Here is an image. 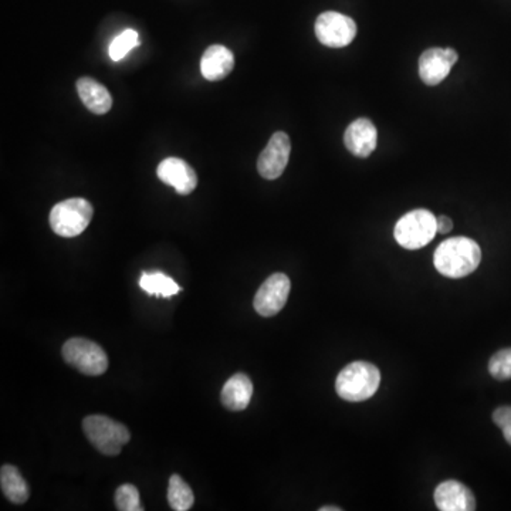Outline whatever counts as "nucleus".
I'll return each mask as SVG.
<instances>
[{
    "label": "nucleus",
    "mask_w": 511,
    "mask_h": 511,
    "mask_svg": "<svg viewBox=\"0 0 511 511\" xmlns=\"http://www.w3.org/2000/svg\"><path fill=\"white\" fill-rule=\"evenodd\" d=\"M482 251L469 238H452L442 241L435 251L433 263L442 276L463 279L479 268Z\"/></svg>",
    "instance_id": "f257e3e1"
},
{
    "label": "nucleus",
    "mask_w": 511,
    "mask_h": 511,
    "mask_svg": "<svg viewBox=\"0 0 511 511\" xmlns=\"http://www.w3.org/2000/svg\"><path fill=\"white\" fill-rule=\"evenodd\" d=\"M381 384V372L371 362L355 361L347 365L336 379V391L349 402H364L374 397Z\"/></svg>",
    "instance_id": "f03ea898"
},
{
    "label": "nucleus",
    "mask_w": 511,
    "mask_h": 511,
    "mask_svg": "<svg viewBox=\"0 0 511 511\" xmlns=\"http://www.w3.org/2000/svg\"><path fill=\"white\" fill-rule=\"evenodd\" d=\"M85 437L105 457H118L131 439L130 430L117 420L103 415H90L83 420Z\"/></svg>",
    "instance_id": "7ed1b4c3"
},
{
    "label": "nucleus",
    "mask_w": 511,
    "mask_h": 511,
    "mask_svg": "<svg viewBox=\"0 0 511 511\" xmlns=\"http://www.w3.org/2000/svg\"><path fill=\"white\" fill-rule=\"evenodd\" d=\"M437 233V218L427 209H415L398 221L394 236L398 244L408 251L427 246Z\"/></svg>",
    "instance_id": "20e7f679"
},
{
    "label": "nucleus",
    "mask_w": 511,
    "mask_h": 511,
    "mask_svg": "<svg viewBox=\"0 0 511 511\" xmlns=\"http://www.w3.org/2000/svg\"><path fill=\"white\" fill-rule=\"evenodd\" d=\"M94 215L92 203L83 198H72L57 203L50 212V228L62 238H75L88 228Z\"/></svg>",
    "instance_id": "39448f33"
},
{
    "label": "nucleus",
    "mask_w": 511,
    "mask_h": 511,
    "mask_svg": "<svg viewBox=\"0 0 511 511\" xmlns=\"http://www.w3.org/2000/svg\"><path fill=\"white\" fill-rule=\"evenodd\" d=\"M62 354L70 367L87 377H98L108 369V357L104 349L90 339H69L63 346Z\"/></svg>",
    "instance_id": "423d86ee"
},
{
    "label": "nucleus",
    "mask_w": 511,
    "mask_h": 511,
    "mask_svg": "<svg viewBox=\"0 0 511 511\" xmlns=\"http://www.w3.org/2000/svg\"><path fill=\"white\" fill-rule=\"evenodd\" d=\"M314 30L319 42L331 49L349 46L357 36L354 20L339 12H324L319 15Z\"/></svg>",
    "instance_id": "0eeeda50"
},
{
    "label": "nucleus",
    "mask_w": 511,
    "mask_h": 511,
    "mask_svg": "<svg viewBox=\"0 0 511 511\" xmlns=\"http://www.w3.org/2000/svg\"><path fill=\"white\" fill-rule=\"evenodd\" d=\"M290 279L283 273L271 274L254 296L253 306L261 317H273L280 313L290 296Z\"/></svg>",
    "instance_id": "6e6552de"
},
{
    "label": "nucleus",
    "mask_w": 511,
    "mask_h": 511,
    "mask_svg": "<svg viewBox=\"0 0 511 511\" xmlns=\"http://www.w3.org/2000/svg\"><path fill=\"white\" fill-rule=\"evenodd\" d=\"M290 137L279 131L269 141L258 160V171L264 180L273 181L280 178L290 160Z\"/></svg>",
    "instance_id": "1a4fd4ad"
},
{
    "label": "nucleus",
    "mask_w": 511,
    "mask_h": 511,
    "mask_svg": "<svg viewBox=\"0 0 511 511\" xmlns=\"http://www.w3.org/2000/svg\"><path fill=\"white\" fill-rule=\"evenodd\" d=\"M459 55L453 49L433 47L422 53L419 59V77L427 85H437L447 79Z\"/></svg>",
    "instance_id": "9d476101"
},
{
    "label": "nucleus",
    "mask_w": 511,
    "mask_h": 511,
    "mask_svg": "<svg viewBox=\"0 0 511 511\" xmlns=\"http://www.w3.org/2000/svg\"><path fill=\"white\" fill-rule=\"evenodd\" d=\"M158 178L165 185L172 186L180 195H191L198 186L195 170L180 158H166L158 165Z\"/></svg>",
    "instance_id": "9b49d317"
},
{
    "label": "nucleus",
    "mask_w": 511,
    "mask_h": 511,
    "mask_svg": "<svg viewBox=\"0 0 511 511\" xmlns=\"http://www.w3.org/2000/svg\"><path fill=\"white\" fill-rule=\"evenodd\" d=\"M378 131L369 118H359L349 125L344 134L347 150L359 158H367L377 148Z\"/></svg>",
    "instance_id": "f8f14e48"
},
{
    "label": "nucleus",
    "mask_w": 511,
    "mask_h": 511,
    "mask_svg": "<svg viewBox=\"0 0 511 511\" xmlns=\"http://www.w3.org/2000/svg\"><path fill=\"white\" fill-rule=\"evenodd\" d=\"M435 503L440 511L476 510L472 490L457 480H447L437 486L435 490Z\"/></svg>",
    "instance_id": "ddd939ff"
},
{
    "label": "nucleus",
    "mask_w": 511,
    "mask_h": 511,
    "mask_svg": "<svg viewBox=\"0 0 511 511\" xmlns=\"http://www.w3.org/2000/svg\"><path fill=\"white\" fill-rule=\"evenodd\" d=\"M235 69V55L228 47L213 44L203 53L201 73L208 82H221Z\"/></svg>",
    "instance_id": "4468645a"
},
{
    "label": "nucleus",
    "mask_w": 511,
    "mask_h": 511,
    "mask_svg": "<svg viewBox=\"0 0 511 511\" xmlns=\"http://www.w3.org/2000/svg\"><path fill=\"white\" fill-rule=\"evenodd\" d=\"M253 397V384L246 374H236L229 378L221 388V404L231 412H241L251 404Z\"/></svg>",
    "instance_id": "2eb2a0df"
},
{
    "label": "nucleus",
    "mask_w": 511,
    "mask_h": 511,
    "mask_svg": "<svg viewBox=\"0 0 511 511\" xmlns=\"http://www.w3.org/2000/svg\"><path fill=\"white\" fill-rule=\"evenodd\" d=\"M77 93L80 100L93 114L104 115L113 107V97L107 88L92 77H82L77 80Z\"/></svg>",
    "instance_id": "dca6fc26"
},
{
    "label": "nucleus",
    "mask_w": 511,
    "mask_h": 511,
    "mask_svg": "<svg viewBox=\"0 0 511 511\" xmlns=\"http://www.w3.org/2000/svg\"><path fill=\"white\" fill-rule=\"evenodd\" d=\"M0 487L4 495L15 505H24L29 500L30 490L19 469L12 465L2 466Z\"/></svg>",
    "instance_id": "f3484780"
},
{
    "label": "nucleus",
    "mask_w": 511,
    "mask_h": 511,
    "mask_svg": "<svg viewBox=\"0 0 511 511\" xmlns=\"http://www.w3.org/2000/svg\"><path fill=\"white\" fill-rule=\"evenodd\" d=\"M140 286L145 293L150 296L157 297H172L180 293V286L161 271H153V273H142L140 279Z\"/></svg>",
    "instance_id": "a211bd4d"
},
{
    "label": "nucleus",
    "mask_w": 511,
    "mask_h": 511,
    "mask_svg": "<svg viewBox=\"0 0 511 511\" xmlns=\"http://www.w3.org/2000/svg\"><path fill=\"white\" fill-rule=\"evenodd\" d=\"M168 502L175 511H188L195 503L192 488L178 475L171 476L168 485Z\"/></svg>",
    "instance_id": "6ab92c4d"
},
{
    "label": "nucleus",
    "mask_w": 511,
    "mask_h": 511,
    "mask_svg": "<svg viewBox=\"0 0 511 511\" xmlns=\"http://www.w3.org/2000/svg\"><path fill=\"white\" fill-rule=\"evenodd\" d=\"M137 46H140L138 33L135 30L127 29L113 40L108 53H110L113 62H120V60L124 59L131 50L135 49Z\"/></svg>",
    "instance_id": "aec40b11"
},
{
    "label": "nucleus",
    "mask_w": 511,
    "mask_h": 511,
    "mask_svg": "<svg viewBox=\"0 0 511 511\" xmlns=\"http://www.w3.org/2000/svg\"><path fill=\"white\" fill-rule=\"evenodd\" d=\"M115 507L120 511H143L140 492L134 485H123L115 492Z\"/></svg>",
    "instance_id": "412c9836"
},
{
    "label": "nucleus",
    "mask_w": 511,
    "mask_h": 511,
    "mask_svg": "<svg viewBox=\"0 0 511 511\" xmlns=\"http://www.w3.org/2000/svg\"><path fill=\"white\" fill-rule=\"evenodd\" d=\"M488 372L497 381L511 379V349L496 352L488 362Z\"/></svg>",
    "instance_id": "4be33fe9"
},
{
    "label": "nucleus",
    "mask_w": 511,
    "mask_h": 511,
    "mask_svg": "<svg viewBox=\"0 0 511 511\" xmlns=\"http://www.w3.org/2000/svg\"><path fill=\"white\" fill-rule=\"evenodd\" d=\"M493 420L505 435L506 442L511 447V407H502L493 412Z\"/></svg>",
    "instance_id": "5701e85b"
},
{
    "label": "nucleus",
    "mask_w": 511,
    "mask_h": 511,
    "mask_svg": "<svg viewBox=\"0 0 511 511\" xmlns=\"http://www.w3.org/2000/svg\"><path fill=\"white\" fill-rule=\"evenodd\" d=\"M452 229V221H450L447 216H439V218H437V233H442V235H445V233H449Z\"/></svg>",
    "instance_id": "b1692460"
},
{
    "label": "nucleus",
    "mask_w": 511,
    "mask_h": 511,
    "mask_svg": "<svg viewBox=\"0 0 511 511\" xmlns=\"http://www.w3.org/2000/svg\"><path fill=\"white\" fill-rule=\"evenodd\" d=\"M319 511H341V508L337 507V506H332V507H321Z\"/></svg>",
    "instance_id": "393cba45"
}]
</instances>
